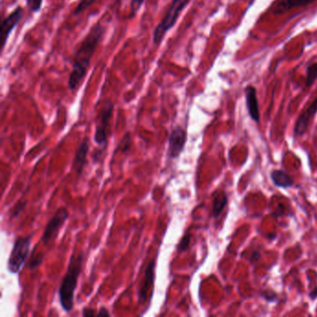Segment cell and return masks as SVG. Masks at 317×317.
I'll list each match as a JSON object with an SVG mask.
<instances>
[{
  "label": "cell",
  "instance_id": "26",
  "mask_svg": "<svg viewBox=\"0 0 317 317\" xmlns=\"http://www.w3.org/2000/svg\"><path fill=\"white\" fill-rule=\"evenodd\" d=\"M97 316H110V312L106 310V308H102Z\"/></svg>",
  "mask_w": 317,
  "mask_h": 317
},
{
  "label": "cell",
  "instance_id": "6",
  "mask_svg": "<svg viewBox=\"0 0 317 317\" xmlns=\"http://www.w3.org/2000/svg\"><path fill=\"white\" fill-rule=\"evenodd\" d=\"M68 217H69V213L66 208L64 206L60 208L59 210L55 212L52 218H50L48 224L46 225L44 232L42 234L41 242L46 246L53 241L58 236L60 227L66 224Z\"/></svg>",
  "mask_w": 317,
  "mask_h": 317
},
{
  "label": "cell",
  "instance_id": "11",
  "mask_svg": "<svg viewBox=\"0 0 317 317\" xmlns=\"http://www.w3.org/2000/svg\"><path fill=\"white\" fill-rule=\"evenodd\" d=\"M246 95V104L248 107V111L251 118L255 122L260 121V109H258V98H257V90L251 85H248L244 88Z\"/></svg>",
  "mask_w": 317,
  "mask_h": 317
},
{
  "label": "cell",
  "instance_id": "14",
  "mask_svg": "<svg viewBox=\"0 0 317 317\" xmlns=\"http://www.w3.org/2000/svg\"><path fill=\"white\" fill-rule=\"evenodd\" d=\"M271 177L274 184L278 187L288 188L294 184V180L283 170H274L272 172Z\"/></svg>",
  "mask_w": 317,
  "mask_h": 317
},
{
  "label": "cell",
  "instance_id": "9",
  "mask_svg": "<svg viewBox=\"0 0 317 317\" xmlns=\"http://www.w3.org/2000/svg\"><path fill=\"white\" fill-rule=\"evenodd\" d=\"M154 268L156 262L154 260H151L147 266L146 270V274L142 281V284H140L138 293L139 298V304H144L148 297L149 290H154Z\"/></svg>",
  "mask_w": 317,
  "mask_h": 317
},
{
  "label": "cell",
  "instance_id": "4",
  "mask_svg": "<svg viewBox=\"0 0 317 317\" xmlns=\"http://www.w3.org/2000/svg\"><path fill=\"white\" fill-rule=\"evenodd\" d=\"M31 246V236H19L14 241V248L8 262V270L18 274L26 262Z\"/></svg>",
  "mask_w": 317,
  "mask_h": 317
},
{
  "label": "cell",
  "instance_id": "25",
  "mask_svg": "<svg viewBox=\"0 0 317 317\" xmlns=\"http://www.w3.org/2000/svg\"><path fill=\"white\" fill-rule=\"evenodd\" d=\"M96 314H97L92 309H88V308H85L83 310V312H82L83 316H96Z\"/></svg>",
  "mask_w": 317,
  "mask_h": 317
},
{
  "label": "cell",
  "instance_id": "17",
  "mask_svg": "<svg viewBox=\"0 0 317 317\" xmlns=\"http://www.w3.org/2000/svg\"><path fill=\"white\" fill-rule=\"evenodd\" d=\"M96 1L97 0H80L74 10V16H78L80 14L84 12L88 8L92 7Z\"/></svg>",
  "mask_w": 317,
  "mask_h": 317
},
{
  "label": "cell",
  "instance_id": "23",
  "mask_svg": "<svg viewBox=\"0 0 317 317\" xmlns=\"http://www.w3.org/2000/svg\"><path fill=\"white\" fill-rule=\"evenodd\" d=\"M26 205V201H24V202H20V204H18V205L16 206V208H15V210H14V213H12V218H14V217H17L19 214H20V212L24 208V206Z\"/></svg>",
  "mask_w": 317,
  "mask_h": 317
},
{
  "label": "cell",
  "instance_id": "2",
  "mask_svg": "<svg viewBox=\"0 0 317 317\" xmlns=\"http://www.w3.org/2000/svg\"><path fill=\"white\" fill-rule=\"evenodd\" d=\"M84 255L83 252L76 254L74 252L71 257L67 268L66 274L62 279L59 288V298L60 306L66 312H70L74 308V291L78 286Z\"/></svg>",
  "mask_w": 317,
  "mask_h": 317
},
{
  "label": "cell",
  "instance_id": "5",
  "mask_svg": "<svg viewBox=\"0 0 317 317\" xmlns=\"http://www.w3.org/2000/svg\"><path fill=\"white\" fill-rule=\"evenodd\" d=\"M114 102L111 100H106L104 104L100 109L98 116H97V126L96 130L94 133V140L100 147H104L107 146L108 140V128L110 126V121L112 119L114 112Z\"/></svg>",
  "mask_w": 317,
  "mask_h": 317
},
{
  "label": "cell",
  "instance_id": "7",
  "mask_svg": "<svg viewBox=\"0 0 317 317\" xmlns=\"http://www.w3.org/2000/svg\"><path fill=\"white\" fill-rule=\"evenodd\" d=\"M24 8L18 6L12 14H8L7 17L2 20L0 26V38H1V52H3L4 48L7 44L8 38L15 27L19 24L22 19Z\"/></svg>",
  "mask_w": 317,
  "mask_h": 317
},
{
  "label": "cell",
  "instance_id": "19",
  "mask_svg": "<svg viewBox=\"0 0 317 317\" xmlns=\"http://www.w3.org/2000/svg\"><path fill=\"white\" fill-rule=\"evenodd\" d=\"M130 144H132L130 133L126 132L125 135H124V137L121 140V142H120V144H118V147L116 151L120 150L121 152H126L130 149Z\"/></svg>",
  "mask_w": 317,
  "mask_h": 317
},
{
  "label": "cell",
  "instance_id": "22",
  "mask_svg": "<svg viewBox=\"0 0 317 317\" xmlns=\"http://www.w3.org/2000/svg\"><path fill=\"white\" fill-rule=\"evenodd\" d=\"M190 242H191V236L190 234H185L184 238H182L180 244H178V250L182 252V251L186 250L189 246H190Z\"/></svg>",
  "mask_w": 317,
  "mask_h": 317
},
{
  "label": "cell",
  "instance_id": "16",
  "mask_svg": "<svg viewBox=\"0 0 317 317\" xmlns=\"http://www.w3.org/2000/svg\"><path fill=\"white\" fill-rule=\"evenodd\" d=\"M317 80V64H312L307 68L306 86H310Z\"/></svg>",
  "mask_w": 317,
  "mask_h": 317
},
{
  "label": "cell",
  "instance_id": "13",
  "mask_svg": "<svg viewBox=\"0 0 317 317\" xmlns=\"http://www.w3.org/2000/svg\"><path fill=\"white\" fill-rule=\"evenodd\" d=\"M317 0H279L272 10L274 14H283L292 8L306 7Z\"/></svg>",
  "mask_w": 317,
  "mask_h": 317
},
{
  "label": "cell",
  "instance_id": "27",
  "mask_svg": "<svg viewBox=\"0 0 317 317\" xmlns=\"http://www.w3.org/2000/svg\"><path fill=\"white\" fill-rule=\"evenodd\" d=\"M309 296H310V298H312V300H314V298H316L317 297V288H314V290L312 291V292H310V295H309Z\"/></svg>",
  "mask_w": 317,
  "mask_h": 317
},
{
  "label": "cell",
  "instance_id": "18",
  "mask_svg": "<svg viewBox=\"0 0 317 317\" xmlns=\"http://www.w3.org/2000/svg\"><path fill=\"white\" fill-rule=\"evenodd\" d=\"M144 3V0H130V14H128V19H132L139 12L140 8Z\"/></svg>",
  "mask_w": 317,
  "mask_h": 317
},
{
  "label": "cell",
  "instance_id": "12",
  "mask_svg": "<svg viewBox=\"0 0 317 317\" xmlns=\"http://www.w3.org/2000/svg\"><path fill=\"white\" fill-rule=\"evenodd\" d=\"M88 150H90V140L85 138L80 142L74 158L73 170L76 173V175H80L83 172L84 166L86 165Z\"/></svg>",
  "mask_w": 317,
  "mask_h": 317
},
{
  "label": "cell",
  "instance_id": "28",
  "mask_svg": "<svg viewBox=\"0 0 317 317\" xmlns=\"http://www.w3.org/2000/svg\"><path fill=\"white\" fill-rule=\"evenodd\" d=\"M260 257V254L258 253V251H255L252 255V260H258Z\"/></svg>",
  "mask_w": 317,
  "mask_h": 317
},
{
  "label": "cell",
  "instance_id": "8",
  "mask_svg": "<svg viewBox=\"0 0 317 317\" xmlns=\"http://www.w3.org/2000/svg\"><path fill=\"white\" fill-rule=\"evenodd\" d=\"M186 132L184 130L177 126L172 130L168 138V156L172 158H177L180 152L184 149L186 142Z\"/></svg>",
  "mask_w": 317,
  "mask_h": 317
},
{
  "label": "cell",
  "instance_id": "20",
  "mask_svg": "<svg viewBox=\"0 0 317 317\" xmlns=\"http://www.w3.org/2000/svg\"><path fill=\"white\" fill-rule=\"evenodd\" d=\"M26 6L28 10L32 14H36L40 12L42 5H43V0H26Z\"/></svg>",
  "mask_w": 317,
  "mask_h": 317
},
{
  "label": "cell",
  "instance_id": "1",
  "mask_svg": "<svg viewBox=\"0 0 317 317\" xmlns=\"http://www.w3.org/2000/svg\"><path fill=\"white\" fill-rule=\"evenodd\" d=\"M104 33L106 27L100 22H96L74 53L73 66L67 81L68 88L71 92H76L85 80L93 55L102 42Z\"/></svg>",
  "mask_w": 317,
  "mask_h": 317
},
{
  "label": "cell",
  "instance_id": "15",
  "mask_svg": "<svg viewBox=\"0 0 317 317\" xmlns=\"http://www.w3.org/2000/svg\"><path fill=\"white\" fill-rule=\"evenodd\" d=\"M228 202L227 196L224 192H220L213 200V208H212V216L217 218L220 214L224 210L225 206Z\"/></svg>",
  "mask_w": 317,
  "mask_h": 317
},
{
  "label": "cell",
  "instance_id": "3",
  "mask_svg": "<svg viewBox=\"0 0 317 317\" xmlns=\"http://www.w3.org/2000/svg\"><path fill=\"white\" fill-rule=\"evenodd\" d=\"M189 3L190 0H172L162 20L154 30L152 43L154 46H158L163 42L166 34L175 26L180 15Z\"/></svg>",
  "mask_w": 317,
  "mask_h": 317
},
{
  "label": "cell",
  "instance_id": "21",
  "mask_svg": "<svg viewBox=\"0 0 317 317\" xmlns=\"http://www.w3.org/2000/svg\"><path fill=\"white\" fill-rule=\"evenodd\" d=\"M43 258L44 255L43 254H38V255H33L31 257V260L29 262V269L33 270L34 268H36L38 266H40L43 262Z\"/></svg>",
  "mask_w": 317,
  "mask_h": 317
},
{
  "label": "cell",
  "instance_id": "24",
  "mask_svg": "<svg viewBox=\"0 0 317 317\" xmlns=\"http://www.w3.org/2000/svg\"><path fill=\"white\" fill-rule=\"evenodd\" d=\"M264 297L269 302H274L276 300V294L274 293L272 291H264Z\"/></svg>",
  "mask_w": 317,
  "mask_h": 317
},
{
  "label": "cell",
  "instance_id": "10",
  "mask_svg": "<svg viewBox=\"0 0 317 317\" xmlns=\"http://www.w3.org/2000/svg\"><path fill=\"white\" fill-rule=\"evenodd\" d=\"M316 112L317 97L312 102V104L308 106V108L298 118L295 128H294L295 136H300V135H302L306 132L310 120L316 116Z\"/></svg>",
  "mask_w": 317,
  "mask_h": 317
}]
</instances>
